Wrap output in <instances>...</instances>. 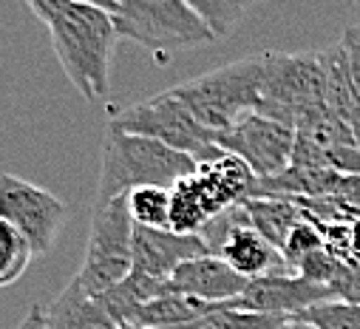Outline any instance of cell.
Segmentation results:
<instances>
[{
    "instance_id": "6da1fadb",
    "label": "cell",
    "mask_w": 360,
    "mask_h": 329,
    "mask_svg": "<svg viewBox=\"0 0 360 329\" xmlns=\"http://www.w3.org/2000/svg\"><path fill=\"white\" fill-rule=\"evenodd\" d=\"M49 32L57 63L71 86L88 103L105 100L111 91V60L120 40L114 12L85 0H71L49 23Z\"/></svg>"
},
{
    "instance_id": "7a4b0ae2",
    "label": "cell",
    "mask_w": 360,
    "mask_h": 329,
    "mask_svg": "<svg viewBox=\"0 0 360 329\" xmlns=\"http://www.w3.org/2000/svg\"><path fill=\"white\" fill-rule=\"evenodd\" d=\"M196 168L199 162L191 153H182L150 136L120 131L108 122L105 139H103V168H100L94 205L111 202L117 196H125L148 185L170 191L179 179L191 176Z\"/></svg>"
},
{
    "instance_id": "3957f363",
    "label": "cell",
    "mask_w": 360,
    "mask_h": 329,
    "mask_svg": "<svg viewBox=\"0 0 360 329\" xmlns=\"http://www.w3.org/2000/svg\"><path fill=\"white\" fill-rule=\"evenodd\" d=\"M261 74L264 54H252L188 82H179L173 91L185 100L193 117L213 134L230 128L238 117L261 108Z\"/></svg>"
},
{
    "instance_id": "277c9868",
    "label": "cell",
    "mask_w": 360,
    "mask_h": 329,
    "mask_svg": "<svg viewBox=\"0 0 360 329\" xmlns=\"http://www.w3.org/2000/svg\"><path fill=\"white\" fill-rule=\"evenodd\" d=\"M120 37L148 51H176L213 43L216 34L188 0H117Z\"/></svg>"
},
{
    "instance_id": "5b68a950",
    "label": "cell",
    "mask_w": 360,
    "mask_h": 329,
    "mask_svg": "<svg viewBox=\"0 0 360 329\" xmlns=\"http://www.w3.org/2000/svg\"><path fill=\"white\" fill-rule=\"evenodd\" d=\"M326 105V77L318 51L284 54L264 51L261 74V114L298 122L309 111Z\"/></svg>"
},
{
    "instance_id": "8992f818",
    "label": "cell",
    "mask_w": 360,
    "mask_h": 329,
    "mask_svg": "<svg viewBox=\"0 0 360 329\" xmlns=\"http://www.w3.org/2000/svg\"><path fill=\"white\" fill-rule=\"evenodd\" d=\"M131 244H134V219L128 213V193L94 205L82 267L77 273V281L88 295L105 292L134 270Z\"/></svg>"
},
{
    "instance_id": "52a82bcc",
    "label": "cell",
    "mask_w": 360,
    "mask_h": 329,
    "mask_svg": "<svg viewBox=\"0 0 360 329\" xmlns=\"http://www.w3.org/2000/svg\"><path fill=\"white\" fill-rule=\"evenodd\" d=\"M108 122L120 131L150 136V139H159L182 153H191L196 162H207L221 153V148L216 145V134L207 131L193 117V111L185 105V100L173 89L125 108L122 114H117Z\"/></svg>"
},
{
    "instance_id": "ba28073f",
    "label": "cell",
    "mask_w": 360,
    "mask_h": 329,
    "mask_svg": "<svg viewBox=\"0 0 360 329\" xmlns=\"http://www.w3.org/2000/svg\"><path fill=\"white\" fill-rule=\"evenodd\" d=\"M199 236L205 238L210 256H219L244 278H258L266 273H287L290 270V264L281 256L278 247L269 244L250 224L244 202L207 219V224L199 230Z\"/></svg>"
},
{
    "instance_id": "9c48e42d",
    "label": "cell",
    "mask_w": 360,
    "mask_h": 329,
    "mask_svg": "<svg viewBox=\"0 0 360 329\" xmlns=\"http://www.w3.org/2000/svg\"><path fill=\"white\" fill-rule=\"evenodd\" d=\"M216 145L241 162L258 179L284 174L292 164L295 150V125L261 111L238 117L230 128L216 134Z\"/></svg>"
},
{
    "instance_id": "30bf717a",
    "label": "cell",
    "mask_w": 360,
    "mask_h": 329,
    "mask_svg": "<svg viewBox=\"0 0 360 329\" xmlns=\"http://www.w3.org/2000/svg\"><path fill=\"white\" fill-rule=\"evenodd\" d=\"M0 219H6L32 247L34 256H46L68 219V207L51 191L12 174H0Z\"/></svg>"
},
{
    "instance_id": "8fae6325",
    "label": "cell",
    "mask_w": 360,
    "mask_h": 329,
    "mask_svg": "<svg viewBox=\"0 0 360 329\" xmlns=\"http://www.w3.org/2000/svg\"><path fill=\"white\" fill-rule=\"evenodd\" d=\"M323 301H335V292L326 284H318L312 278L298 276L295 270H287V273H266L250 278L244 292L230 298L227 307L266 312V315H295Z\"/></svg>"
},
{
    "instance_id": "7c38bea8",
    "label": "cell",
    "mask_w": 360,
    "mask_h": 329,
    "mask_svg": "<svg viewBox=\"0 0 360 329\" xmlns=\"http://www.w3.org/2000/svg\"><path fill=\"white\" fill-rule=\"evenodd\" d=\"M207 244L199 233H176L170 227H139L134 224V270L150 278H170V273L196 256H207Z\"/></svg>"
},
{
    "instance_id": "4fadbf2b",
    "label": "cell",
    "mask_w": 360,
    "mask_h": 329,
    "mask_svg": "<svg viewBox=\"0 0 360 329\" xmlns=\"http://www.w3.org/2000/svg\"><path fill=\"white\" fill-rule=\"evenodd\" d=\"M193 179L205 196L210 219L233 205L252 199L258 188V176L247 168V162H241L238 156L227 150H221L219 156L207 162H199V168L193 171Z\"/></svg>"
},
{
    "instance_id": "5bb4252c",
    "label": "cell",
    "mask_w": 360,
    "mask_h": 329,
    "mask_svg": "<svg viewBox=\"0 0 360 329\" xmlns=\"http://www.w3.org/2000/svg\"><path fill=\"white\" fill-rule=\"evenodd\" d=\"M250 278L238 276L227 262H221L219 256H196L185 264H179L170 278H165L162 290L170 292H182V295H193L210 304H224L236 295L244 292Z\"/></svg>"
},
{
    "instance_id": "9a60e30c",
    "label": "cell",
    "mask_w": 360,
    "mask_h": 329,
    "mask_svg": "<svg viewBox=\"0 0 360 329\" xmlns=\"http://www.w3.org/2000/svg\"><path fill=\"white\" fill-rule=\"evenodd\" d=\"M46 329H122L105 307L82 290L77 276L46 307Z\"/></svg>"
},
{
    "instance_id": "2e32d148",
    "label": "cell",
    "mask_w": 360,
    "mask_h": 329,
    "mask_svg": "<svg viewBox=\"0 0 360 329\" xmlns=\"http://www.w3.org/2000/svg\"><path fill=\"white\" fill-rule=\"evenodd\" d=\"M318 54H321L323 77H326V105L349 125V131L354 134V139L360 145V91L352 82L343 46L335 43V46L321 49Z\"/></svg>"
},
{
    "instance_id": "e0dca14e",
    "label": "cell",
    "mask_w": 360,
    "mask_h": 329,
    "mask_svg": "<svg viewBox=\"0 0 360 329\" xmlns=\"http://www.w3.org/2000/svg\"><path fill=\"white\" fill-rule=\"evenodd\" d=\"M247 207V216H250V224L269 241L276 244L278 250L284 247L290 230L295 224H301L309 213L304 210V205H298L295 199L290 196H252L244 202Z\"/></svg>"
},
{
    "instance_id": "ac0fdd59",
    "label": "cell",
    "mask_w": 360,
    "mask_h": 329,
    "mask_svg": "<svg viewBox=\"0 0 360 329\" xmlns=\"http://www.w3.org/2000/svg\"><path fill=\"white\" fill-rule=\"evenodd\" d=\"M162 287H165L162 278H150V276H145V273L131 270L120 284L108 287L105 292H100V295H94V298L105 307V312H108L122 329H128V326H136L139 309H142L150 298H156V295L162 292Z\"/></svg>"
},
{
    "instance_id": "d6986e66",
    "label": "cell",
    "mask_w": 360,
    "mask_h": 329,
    "mask_svg": "<svg viewBox=\"0 0 360 329\" xmlns=\"http://www.w3.org/2000/svg\"><path fill=\"white\" fill-rule=\"evenodd\" d=\"M221 304H210V301H202V298H193V295H182V292H170V290H162L156 298H150L139 315H136V326H150V329H170V326H179V323H188L210 309H216Z\"/></svg>"
},
{
    "instance_id": "ffe728a7",
    "label": "cell",
    "mask_w": 360,
    "mask_h": 329,
    "mask_svg": "<svg viewBox=\"0 0 360 329\" xmlns=\"http://www.w3.org/2000/svg\"><path fill=\"white\" fill-rule=\"evenodd\" d=\"M210 213H207V205H205V196L191 176L179 179L173 188H170V230L176 233H199L205 224H207Z\"/></svg>"
},
{
    "instance_id": "44dd1931",
    "label": "cell",
    "mask_w": 360,
    "mask_h": 329,
    "mask_svg": "<svg viewBox=\"0 0 360 329\" xmlns=\"http://www.w3.org/2000/svg\"><path fill=\"white\" fill-rule=\"evenodd\" d=\"M290 315H266V312H250V309H236L227 307V301L188 323H179L170 329H276L284 323Z\"/></svg>"
},
{
    "instance_id": "7402d4cb",
    "label": "cell",
    "mask_w": 360,
    "mask_h": 329,
    "mask_svg": "<svg viewBox=\"0 0 360 329\" xmlns=\"http://www.w3.org/2000/svg\"><path fill=\"white\" fill-rule=\"evenodd\" d=\"M34 253L29 241L6 221L0 219V287L15 284L32 264Z\"/></svg>"
},
{
    "instance_id": "603a6c76",
    "label": "cell",
    "mask_w": 360,
    "mask_h": 329,
    "mask_svg": "<svg viewBox=\"0 0 360 329\" xmlns=\"http://www.w3.org/2000/svg\"><path fill=\"white\" fill-rule=\"evenodd\" d=\"M128 213L139 227H170V191L153 185L131 191Z\"/></svg>"
},
{
    "instance_id": "cb8c5ba5",
    "label": "cell",
    "mask_w": 360,
    "mask_h": 329,
    "mask_svg": "<svg viewBox=\"0 0 360 329\" xmlns=\"http://www.w3.org/2000/svg\"><path fill=\"white\" fill-rule=\"evenodd\" d=\"M295 318L318 326V329H360V304L352 301H323L295 312Z\"/></svg>"
},
{
    "instance_id": "d4e9b609",
    "label": "cell",
    "mask_w": 360,
    "mask_h": 329,
    "mask_svg": "<svg viewBox=\"0 0 360 329\" xmlns=\"http://www.w3.org/2000/svg\"><path fill=\"white\" fill-rule=\"evenodd\" d=\"M188 4L207 20L216 40L233 34L247 12V4H241V0H188Z\"/></svg>"
},
{
    "instance_id": "484cf974",
    "label": "cell",
    "mask_w": 360,
    "mask_h": 329,
    "mask_svg": "<svg viewBox=\"0 0 360 329\" xmlns=\"http://www.w3.org/2000/svg\"><path fill=\"white\" fill-rule=\"evenodd\" d=\"M321 247H323L321 224H318L312 216H307L301 224H295V227L290 230V236H287V241H284V247H281V256L287 259L290 270H295L307 256H312L315 250H321Z\"/></svg>"
},
{
    "instance_id": "4316f807",
    "label": "cell",
    "mask_w": 360,
    "mask_h": 329,
    "mask_svg": "<svg viewBox=\"0 0 360 329\" xmlns=\"http://www.w3.org/2000/svg\"><path fill=\"white\" fill-rule=\"evenodd\" d=\"M340 46H343V54H346V65H349V74H352V82L354 89L360 91V26H349L340 37Z\"/></svg>"
},
{
    "instance_id": "83f0119b",
    "label": "cell",
    "mask_w": 360,
    "mask_h": 329,
    "mask_svg": "<svg viewBox=\"0 0 360 329\" xmlns=\"http://www.w3.org/2000/svg\"><path fill=\"white\" fill-rule=\"evenodd\" d=\"M23 4L32 9V15L37 18V20H43V23H51L71 0H23Z\"/></svg>"
},
{
    "instance_id": "f1b7e54d",
    "label": "cell",
    "mask_w": 360,
    "mask_h": 329,
    "mask_svg": "<svg viewBox=\"0 0 360 329\" xmlns=\"http://www.w3.org/2000/svg\"><path fill=\"white\" fill-rule=\"evenodd\" d=\"M18 329H46V307L32 304L29 312L23 315V321L18 323Z\"/></svg>"
},
{
    "instance_id": "f546056e",
    "label": "cell",
    "mask_w": 360,
    "mask_h": 329,
    "mask_svg": "<svg viewBox=\"0 0 360 329\" xmlns=\"http://www.w3.org/2000/svg\"><path fill=\"white\" fill-rule=\"evenodd\" d=\"M276 329H318V326H312V323H307V321H301V318H295V315H290L284 323H278Z\"/></svg>"
},
{
    "instance_id": "4dcf8cb0",
    "label": "cell",
    "mask_w": 360,
    "mask_h": 329,
    "mask_svg": "<svg viewBox=\"0 0 360 329\" xmlns=\"http://www.w3.org/2000/svg\"><path fill=\"white\" fill-rule=\"evenodd\" d=\"M85 4H94V6H100V9L117 12V0H85Z\"/></svg>"
},
{
    "instance_id": "1f68e13d",
    "label": "cell",
    "mask_w": 360,
    "mask_h": 329,
    "mask_svg": "<svg viewBox=\"0 0 360 329\" xmlns=\"http://www.w3.org/2000/svg\"><path fill=\"white\" fill-rule=\"evenodd\" d=\"M128 329H150V326H128Z\"/></svg>"
},
{
    "instance_id": "d6a6232c",
    "label": "cell",
    "mask_w": 360,
    "mask_h": 329,
    "mask_svg": "<svg viewBox=\"0 0 360 329\" xmlns=\"http://www.w3.org/2000/svg\"><path fill=\"white\" fill-rule=\"evenodd\" d=\"M241 4H247V6H250V4H255V0H241Z\"/></svg>"
}]
</instances>
